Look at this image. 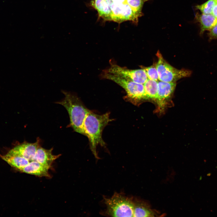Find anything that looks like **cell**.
I'll return each mask as SVG.
<instances>
[{
    "mask_svg": "<svg viewBox=\"0 0 217 217\" xmlns=\"http://www.w3.org/2000/svg\"><path fill=\"white\" fill-rule=\"evenodd\" d=\"M109 114L106 113L99 115L90 110L84 121V135L88 137L90 149L97 159V146H105V144L102 137V133L104 127L112 120L110 118Z\"/></svg>",
    "mask_w": 217,
    "mask_h": 217,
    "instance_id": "1",
    "label": "cell"
},
{
    "mask_svg": "<svg viewBox=\"0 0 217 217\" xmlns=\"http://www.w3.org/2000/svg\"><path fill=\"white\" fill-rule=\"evenodd\" d=\"M62 92L64 98L56 103L63 106L67 111L70 119L69 126L75 132L84 135L83 123L90 110L75 94L64 90Z\"/></svg>",
    "mask_w": 217,
    "mask_h": 217,
    "instance_id": "2",
    "label": "cell"
},
{
    "mask_svg": "<svg viewBox=\"0 0 217 217\" xmlns=\"http://www.w3.org/2000/svg\"><path fill=\"white\" fill-rule=\"evenodd\" d=\"M101 77L110 80L122 87L126 93V95L124 97L126 100L136 105L145 100L143 84L135 82L106 70L104 71L102 73Z\"/></svg>",
    "mask_w": 217,
    "mask_h": 217,
    "instance_id": "3",
    "label": "cell"
},
{
    "mask_svg": "<svg viewBox=\"0 0 217 217\" xmlns=\"http://www.w3.org/2000/svg\"><path fill=\"white\" fill-rule=\"evenodd\" d=\"M106 209L104 214L112 217L133 216V198L115 193L111 197H104Z\"/></svg>",
    "mask_w": 217,
    "mask_h": 217,
    "instance_id": "4",
    "label": "cell"
},
{
    "mask_svg": "<svg viewBox=\"0 0 217 217\" xmlns=\"http://www.w3.org/2000/svg\"><path fill=\"white\" fill-rule=\"evenodd\" d=\"M156 55L158 61L156 66L159 80L175 82L183 78L189 77L191 74L190 70L178 69L172 66L164 59L159 51L157 52Z\"/></svg>",
    "mask_w": 217,
    "mask_h": 217,
    "instance_id": "5",
    "label": "cell"
},
{
    "mask_svg": "<svg viewBox=\"0 0 217 217\" xmlns=\"http://www.w3.org/2000/svg\"><path fill=\"white\" fill-rule=\"evenodd\" d=\"M108 71L125 77L137 83L144 84L148 78L145 70L141 69L131 70L120 66L115 63L111 62Z\"/></svg>",
    "mask_w": 217,
    "mask_h": 217,
    "instance_id": "6",
    "label": "cell"
},
{
    "mask_svg": "<svg viewBox=\"0 0 217 217\" xmlns=\"http://www.w3.org/2000/svg\"><path fill=\"white\" fill-rule=\"evenodd\" d=\"M176 86V82L158 81V98L156 103L159 112H163L166 107Z\"/></svg>",
    "mask_w": 217,
    "mask_h": 217,
    "instance_id": "7",
    "label": "cell"
},
{
    "mask_svg": "<svg viewBox=\"0 0 217 217\" xmlns=\"http://www.w3.org/2000/svg\"><path fill=\"white\" fill-rule=\"evenodd\" d=\"M134 202L133 217H153L157 215L147 203L137 199H134Z\"/></svg>",
    "mask_w": 217,
    "mask_h": 217,
    "instance_id": "8",
    "label": "cell"
},
{
    "mask_svg": "<svg viewBox=\"0 0 217 217\" xmlns=\"http://www.w3.org/2000/svg\"><path fill=\"white\" fill-rule=\"evenodd\" d=\"M195 19L200 25V34L202 35L205 31L210 30L217 22V19L212 14H200L197 13Z\"/></svg>",
    "mask_w": 217,
    "mask_h": 217,
    "instance_id": "9",
    "label": "cell"
},
{
    "mask_svg": "<svg viewBox=\"0 0 217 217\" xmlns=\"http://www.w3.org/2000/svg\"><path fill=\"white\" fill-rule=\"evenodd\" d=\"M145 99L156 102L158 98V81L148 79L143 84Z\"/></svg>",
    "mask_w": 217,
    "mask_h": 217,
    "instance_id": "10",
    "label": "cell"
},
{
    "mask_svg": "<svg viewBox=\"0 0 217 217\" xmlns=\"http://www.w3.org/2000/svg\"><path fill=\"white\" fill-rule=\"evenodd\" d=\"M92 5L97 10L100 16L104 19L111 20V10L105 0H94Z\"/></svg>",
    "mask_w": 217,
    "mask_h": 217,
    "instance_id": "11",
    "label": "cell"
},
{
    "mask_svg": "<svg viewBox=\"0 0 217 217\" xmlns=\"http://www.w3.org/2000/svg\"><path fill=\"white\" fill-rule=\"evenodd\" d=\"M148 0H127V2L139 17L142 15V9L144 3Z\"/></svg>",
    "mask_w": 217,
    "mask_h": 217,
    "instance_id": "12",
    "label": "cell"
},
{
    "mask_svg": "<svg viewBox=\"0 0 217 217\" xmlns=\"http://www.w3.org/2000/svg\"><path fill=\"white\" fill-rule=\"evenodd\" d=\"M215 3V0H209L201 5H197L196 8L200 10L202 14H212L213 8Z\"/></svg>",
    "mask_w": 217,
    "mask_h": 217,
    "instance_id": "13",
    "label": "cell"
},
{
    "mask_svg": "<svg viewBox=\"0 0 217 217\" xmlns=\"http://www.w3.org/2000/svg\"><path fill=\"white\" fill-rule=\"evenodd\" d=\"M145 71L148 79L157 81L159 80L158 71L156 65L148 67H142Z\"/></svg>",
    "mask_w": 217,
    "mask_h": 217,
    "instance_id": "14",
    "label": "cell"
},
{
    "mask_svg": "<svg viewBox=\"0 0 217 217\" xmlns=\"http://www.w3.org/2000/svg\"><path fill=\"white\" fill-rule=\"evenodd\" d=\"M210 40L217 39V22L214 26L209 30L208 33Z\"/></svg>",
    "mask_w": 217,
    "mask_h": 217,
    "instance_id": "15",
    "label": "cell"
},
{
    "mask_svg": "<svg viewBox=\"0 0 217 217\" xmlns=\"http://www.w3.org/2000/svg\"><path fill=\"white\" fill-rule=\"evenodd\" d=\"M212 14L217 19V2L213 8Z\"/></svg>",
    "mask_w": 217,
    "mask_h": 217,
    "instance_id": "16",
    "label": "cell"
},
{
    "mask_svg": "<svg viewBox=\"0 0 217 217\" xmlns=\"http://www.w3.org/2000/svg\"><path fill=\"white\" fill-rule=\"evenodd\" d=\"M215 0L216 2H217V0Z\"/></svg>",
    "mask_w": 217,
    "mask_h": 217,
    "instance_id": "17",
    "label": "cell"
}]
</instances>
